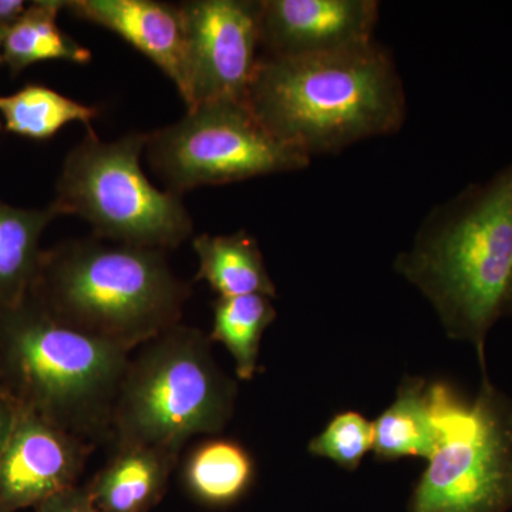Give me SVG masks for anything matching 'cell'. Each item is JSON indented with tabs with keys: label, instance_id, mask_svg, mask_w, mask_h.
<instances>
[{
	"label": "cell",
	"instance_id": "obj_8",
	"mask_svg": "<svg viewBox=\"0 0 512 512\" xmlns=\"http://www.w3.org/2000/svg\"><path fill=\"white\" fill-rule=\"evenodd\" d=\"M144 153L165 190L178 195L202 185L292 173L312 161L272 136L241 101L187 110L177 123L148 133Z\"/></svg>",
	"mask_w": 512,
	"mask_h": 512
},
{
	"label": "cell",
	"instance_id": "obj_18",
	"mask_svg": "<svg viewBox=\"0 0 512 512\" xmlns=\"http://www.w3.org/2000/svg\"><path fill=\"white\" fill-rule=\"evenodd\" d=\"M66 2L39 0L30 3L16 25L3 39V63L12 74L46 60H67L76 64L92 62V52L66 35L57 25Z\"/></svg>",
	"mask_w": 512,
	"mask_h": 512
},
{
	"label": "cell",
	"instance_id": "obj_5",
	"mask_svg": "<svg viewBox=\"0 0 512 512\" xmlns=\"http://www.w3.org/2000/svg\"><path fill=\"white\" fill-rule=\"evenodd\" d=\"M210 336L177 323L131 357L111 417L117 447L181 454L198 436H218L232 419L238 384L212 355Z\"/></svg>",
	"mask_w": 512,
	"mask_h": 512
},
{
	"label": "cell",
	"instance_id": "obj_7",
	"mask_svg": "<svg viewBox=\"0 0 512 512\" xmlns=\"http://www.w3.org/2000/svg\"><path fill=\"white\" fill-rule=\"evenodd\" d=\"M69 151L56 184L57 214L76 215L94 238L167 251L191 237L194 222L183 195L160 190L141 168L148 133L103 141L92 127Z\"/></svg>",
	"mask_w": 512,
	"mask_h": 512
},
{
	"label": "cell",
	"instance_id": "obj_14",
	"mask_svg": "<svg viewBox=\"0 0 512 512\" xmlns=\"http://www.w3.org/2000/svg\"><path fill=\"white\" fill-rule=\"evenodd\" d=\"M256 464L251 451L237 440L211 436L185 457L181 480L184 490L202 507H232L247 497L255 483Z\"/></svg>",
	"mask_w": 512,
	"mask_h": 512
},
{
	"label": "cell",
	"instance_id": "obj_23",
	"mask_svg": "<svg viewBox=\"0 0 512 512\" xmlns=\"http://www.w3.org/2000/svg\"><path fill=\"white\" fill-rule=\"evenodd\" d=\"M18 406L5 394H0V454L8 443L13 424H15Z\"/></svg>",
	"mask_w": 512,
	"mask_h": 512
},
{
	"label": "cell",
	"instance_id": "obj_1",
	"mask_svg": "<svg viewBox=\"0 0 512 512\" xmlns=\"http://www.w3.org/2000/svg\"><path fill=\"white\" fill-rule=\"evenodd\" d=\"M394 271L429 301L448 338L477 350L512 315V161L491 180L437 205Z\"/></svg>",
	"mask_w": 512,
	"mask_h": 512
},
{
	"label": "cell",
	"instance_id": "obj_26",
	"mask_svg": "<svg viewBox=\"0 0 512 512\" xmlns=\"http://www.w3.org/2000/svg\"><path fill=\"white\" fill-rule=\"evenodd\" d=\"M0 128H2V126H0Z\"/></svg>",
	"mask_w": 512,
	"mask_h": 512
},
{
	"label": "cell",
	"instance_id": "obj_25",
	"mask_svg": "<svg viewBox=\"0 0 512 512\" xmlns=\"http://www.w3.org/2000/svg\"><path fill=\"white\" fill-rule=\"evenodd\" d=\"M2 46H3V36L0 35V64L3 63Z\"/></svg>",
	"mask_w": 512,
	"mask_h": 512
},
{
	"label": "cell",
	"instance_id": "obj_24",
	"mask_svg": "<svg viewBox=\"0 0 512 512\" xmlns=\"http://www.w3.org/2000/svg\"><path fill=\"white\" fill-rule=\"evenodd\" d=\"M26 8L28 6L22 0H0V35L3 39L25 13Z\"/></svg>",
	"mask_w": 512,
	"mask_h": 512
},
{
	"label": "cell",
	"instance_id": "obj_6",
	"mask_svg": "<svg viewBox=\"0 0 512 512\" xmlns=\"http://www.w3.org/2000/svg\"><path fill=\"white\" fill-rule=\"evenodd\" d=\"M467 397L454 384L430 382L439 443L409 498L407 512L512 510V399L481 372Z\"/></svg>",
	"mask_w": 512,
	"mask_h": 512
},
{
	"label": "cell",
	"instance_id": "obj_9",
	"mask_svg": "<svg viewBox=\"0 0 512 512\" xmlns=\"http://www.w3.org/2000/svg\"><path fill=\"white\" fill-rule=\"evenodd\" d=\"M187 39V110L211 101L247 103L261 57V0L180 3Z\"/></svg>",
	"mask_w": 512,
	"mask_h": 512
},
{
	"label": "cell",
	"instance_id": "obj_15",
	"mask_svg": "<svg viewBox=\"0 0 512 512\" xmlns=\"http://www.w3.org/2000/svg\"><path fill=\"white\" fill-rule=\"evenodd\" d=\"M192 248L198 256L197 281H205L218 298L264 295L276 298L258 241L245 231L228 235L202 234Z\"/></svg>",
	"mask_w": 512,
	"mask_h": 512
},
{
	"label": "cell",
	"instance_id": "obj_16",
	"mask_svg": "<svg viewBox=\"0 0 512 512\" xmlns=\"http://www.w3.org/2000/svg\"><path fill=\"white\" fill-rule=\"evenodd\" d=\"M373 454L380 463L407 457L429 460L439 443V431L431 412L430 382L406 376L396 399L373 421Z\"/></svg>",
	"mask_w": 512,
	"mask_h": 512
},
{
	"label": "cell",
	"instance_id": "obj_11",
	"mask_svg": "<svg viewBox=\"0 0 512 512\" xmlns=\"http://www.w3.org/2000/svg\"><path fill=\"white\" fill-rule=\"evenodd\" d=\"M377 0H261V55L293 59L372 43Z\"/></svg>",
	"mask_w": 512,
	"mask_h": 512
},
{
	"label": "cell",
	"instance_id": "obj_2",
	"mask_svg": "<svg viewBox=\"0 0 512 512\" xmlns=\"http://www.w3.org/2000/svg\"><path fill=\"white\" fill-rule=\"evenodd\" d=\"M247 103L272 136L311 160L399 133L407 117L399 69L376 40L329 55H261Z\"/></svg>",
	"mask_w": 512,
	"mask_h": 512
},
{
	"label": "cell",
	"instance_id": "obj_27",
	"mask_svg": "<svg viewBox=\"0 0 512 512\" xmlns=\"http://www.w3.org/2000/svg\"><path fill=\"white\" fill-rule=\"evenodd\" d=\"M0 394H2V392H0Z\"/></svg>",
	"mask_w": 512,
	"mask_h": 512
},
{
	"label": "cell",
	"instance_id": "obj_19",
	"mask_svg": "<svg viewBox=\"0 0 512 512\" xmlns=\"http://www.w3.org/2000/svg\"><path fill=\"white\" fill-rule=\"evenodd\" d=\"M275 319L276 309L268 296H231L212 303V328L208 336L211 342L221 343L231 353L239 380L249 382L258 373L262 338Z\"/></svg>",
	"mask_w": 512,
	"mask_h": 512
},
{
	"label": "cell",
	"instance_id": "obj_10",
	"mask_svg": "<svg viewBox=\"0 0 512 512\" xmlns=\"http://www.w3.org/2000/svg\"><path fill=\"white\" fill-rule=\"evenodd\" d=\"M90 448L87 441L18 407L0 454V512L36 508L76 487Z\"/></svg>",
	"mask_w": 512,
	"mask_h": 512
},
{
	"label": "cell",
	"instance_id": "obj_22",
	"mask_svg": "<svg viewBox=\"0 0 512 512\" xmlns=\"http://www.w3.org/2000/svg\"><path fill=\"white\" fill-rule=\"evenodd\" d=\"M35 512H97V510L87 485L86 487L76 485L37 505Z\"/></svg>",
	"mask_w": 512,
	"mask_h": 512
},
{
	"label": "cell",
	"instance_id": "obj_20",
	"mask_svg": "<svg viewBox=\"0 0 512 512\" xmlns=\"http://www.w3.org/2000/svg\"><path fill=\"white\" fill-rule=\"evenodd\" d=\"M0 114L9 133L46 140L74 121L92 127L100 110L69 99L49 87L28 84L18 93L0 96Z\"/></svg>",
	"mask_w": 512,
	"mask_h": 512
},
{
	"label": "cell",
	"instance_id": "obj_17",
	"mask_svg": "<svg viewBox=\"0 0 512 512\" xmlns=\"http://www.w3.org/2000/svg\"><path fill=\"white\" fill-rule=\"evenodd\" d=\"M57 217L52 205L25 210L0 200V312L28 296L43 252L40 238Z\"/></svg>",
	"mask_w": 512,
	"mask_h": 512
},
{
	"label": "cell",
	"instance_id": "obj_4",
	"mask_svg": "<svg viewBox=\"0 0 512 512\" xmlns=\"http://www.w3.org/2000/svg\"><path fill=\"white\" fill-rule=\"evenodd\" d=\"M131 350L64 325L29 293L0 312V392L87 443L110 437Z\"/></svg>",
	"mask_w": 512,
	"mask_h": 512
},
{
	"label": "cell",
	"instance_id": "obj_13",
	"mask_svg": "<svg viewBox=\"0 0 512 512\" xmlns=\"http://www.w3.org/2000/svg\"><path fill=\"white\" fill-rule=\"evenodd\" d=\"M180 454L151 446L117 447L87 485L97 512H150L167 493Z\"/></svg>",
	"mask_w": 512,
	"mask_h": 512
},
{
	"label": "cell",
	"instance_id": "obj_21",
	"mask_svg": "<svg viewBox=\"0 0 512 512\" xmlns=\"http://www.w3.org/2000/svg\"><path fill=\"white\" fill-rule=\"evenodd\" d=\"M373 421L355 410L335 414L308 444L309 454L328 458L346 471H356L373 450Z\"/></svg>",
	"mask_w": 512,
	"mask_h": 512
},
{
	"label": "cell",
	"instance_id": "obj_3",
	"mask_svg": "<svg viewBox=\"0 0 512 512\" xmlns=\"http://www.w3.org/2000/svg\"><path fill=\"white\" fill-rule=\"evenodd\" d=\"M29 296L64 325L133 352L180 323L191 286L161 249L84 238L42 252Z\"/></svg>",
	"mask_w": 512,
	"mask_h": 512
},
{
	"label": "cell",
	"instance_id": "obj_12",
	"mask_svg": "<svg viewBox=\"0 0 512 512\" xmlns=\"http://www.w3.org/2000/svg\"><path fill=\"white\" fill-rule=\"evenodd\" d=\"M74 18L111 30L143 53L187 94V39L180 5L157 0H69Z\"/></svg>",
	"mask_w": 512,
	"mask_h": 512
}]
</instances>
